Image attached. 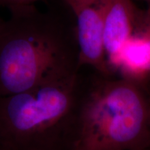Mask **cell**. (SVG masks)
Wrapping results in <instances>:
<instances>
[{
    "label": "cell",
    "mask_w": 150,
    "mask_h": 150,
    "mask_svg": "<svg viewBox=\"0 0 150 150\" xmlns=\"http://www.w3.org/2000/svg\"><path fill=\"white\" fill-rule=\"evenodd\" d=\"M63 1L70 7L73 13H75L82 8L95 4L99 0H63Z\"/></svg>",
    "instance_id": "obj_6"
},
{
    "label": "cell",
    "mask_w": 150,
    "mask_h": 150,
    "mask_svg": "<svg viewBox=\"0 0 150 150\" xmlns=\"http://www.w3.org/2000/svg\"><path fill=\"white\" fill-rule=\"evenodd\" d=\"M3 22H4V20H1V19H0V29H1V26H2Z\"/></svg>",
    "instance_id": "obj_9"
},
{
    "label": "cell",
    "mask_w": 150,
    "mask_h": 150,
    "mask_svg": "<svg viewBox=\"0 0 150 150\" xmlns=\"http://www.w3.org/2000/svg\"><path fill=\"white\" fill-rule=\"evenodd\" d=\"M81 72L0 97V150H67Z\"/></svg>",
    "instance_id": "obj_3"
},
{
    "label": "cell",
    "mask_w": 150,
    "mask_h": 150,
    "mask_svg": "<svg viewBox=\"0 0 150 150\" xmlns=\"http://www.w3.org/2000/svg\"><path fill=\"white\" fill-rule=\"evenodd\" d=\"M75 35L80 68L89 67L99 74L114 75L106 59L102 13L96 4L84 7L74 13Z\"/></svg>",
    "instance_id": "obj_4"
},
{
    "label": "cell",
    "mask_w": 150,
    "mask_h": 150,
    "mask_svg": "<svg viewBox=\"0 0 150 150\" xmlns=\"http://www.w3.org/2000/svg\"><path fill=\"white\" fill-rule=\"evenodd\" d=\"M35 1L38 0H0V6L11 8L18 6L32 4Z\"/></svg>",
    "instance_id": "obj_7"
},
{
    "label": "cell",
    "mask_w": 150,
    "mask_h": 150,
    "mask_svg": "<svg viewBox=\"0 0 150 150\" xmlns=\"http://www.w3.org/2000/svg\"><path fill=\"white\" fill-rule=\"evenodd\" d=\"M138 150H150V146L149 147L143 148V149H138Z\"/></svg>",
    "instance_id": "obj_8"
},
{
    "label": "cell",
    "mask_w": 150,
    "mask_h": 150,
    "mask_svg": "<svg viewBox=\"0 0 150 150\" xmlns=\"http://www.w3.org/2000/svg\"><path fill=\"white\" fill-rule=\"evenodd\" d=\"M150 146L147 84L95 72L80 86L67 150H138Z\"/></svg>",
    "instance_id": "obj_2"
},
{
    "label": "cell",
    "mask_w": 150,
    "mask_h": 150,
    "mask_svg": "<svg viewBox=\"0 0 150 150\" xmlns=\"http://www.w3.org/2000/svg\"><path fill=\"white\" fill-rule=\"evenodd\" d=\"M147 86H149V88H150V81H149V83H147Z\"/></svg>",
    "instance_id": "obj_10"
},
{
    "label": "cell",
    "mask_w": 150,
    "mask_h": 150,
    "mask_svg": "<svg viewBox=\"0 0 150 150\" xmlns=\"http://www.w3.org/2000/svg\"><path fill=\"white\" fill-rule=\"evenodd\" d=\"M0 29V97L67 79L77 74L75 27L69 29L32 4L9 8Z\"/></svg>",
    "instance_id": "obj_1"
},
{
    "label": "cell",
    "mask_w": 150,
    "mask_h": 150,
    "mask_svg": "<svg viewBox=\"0 0 150 150\" xmlns=\"http://www.w3.org/2000/svg\"><path fill=\"white\" fill-rule=\"evenodd\" d=\"M96 4L102 13L105 52L112 72V65L124 45L134 33L142 11L131 0H99Z\"/></svg>",
    "instance_id": "obj_5"
}]
</instances>
